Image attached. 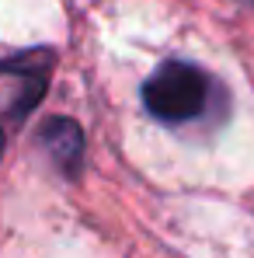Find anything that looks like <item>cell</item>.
I'll return each mask as SVG.
<instances>
[{
  "mask_svg": "<svg viewBox=\"0 0 254 258\" xmlns=\"http://www.w3.org/2000/svg\"><path fill=\"white\" fill-rule=\"evenodd\" d=\"M209 101V77L181 59H171L153 70L143 84V105L164 122H192L206 112Z\"/></svg>",
  "mask_w": 254,
  "mask_h": 258,
  "instance_id": "6da1fadb",
  "label": "cell"
},
{
  "mask_svg": "<svg viewBox=\"0 0 254 258\" xmlns=\"http://www.w3.org/2000/svg\"><path fill=\"white\" fill-rule=\"evenodd\" d=\"M52 52L32 49L0 59V119H25L45 94Z\"/></svg>",
  "mask_w": 254,
  "mask_h": 258,
  "instance_id": "7a4b0ae2",
  "label": "cell"
},
{
  "mask_svg": "<svg viewBox=\"0 0 254 258\" xmlns=\"http://www.w3.org/2000/svg\"><path fill=\"white\" fill-rule=\"evenodd\" d=\"M39 140H42L45 154L56 161V168L63 174H77L80 171V161H84V133L73 119H49L39 129Z\"/></svg>",
  "mask_w": 254,
  "mask_h": 258,
  "instance_id": "3957f363",
  "label": "cell"
},
{
  "mask_svg": "<svg viewBox=\"0 0 254 258\" xmlns=\"http://www.w3.org/2000/svg\"><path fill=\"white\" fill-rule=\"evenodd\" d=\"M0 154H4V133H0Z\"/></svg>",
  "mask_w": 254,
  "mask_h": 258,
  "instance_id": "277c9868",
  "label": "cell"
}]
</instances>
